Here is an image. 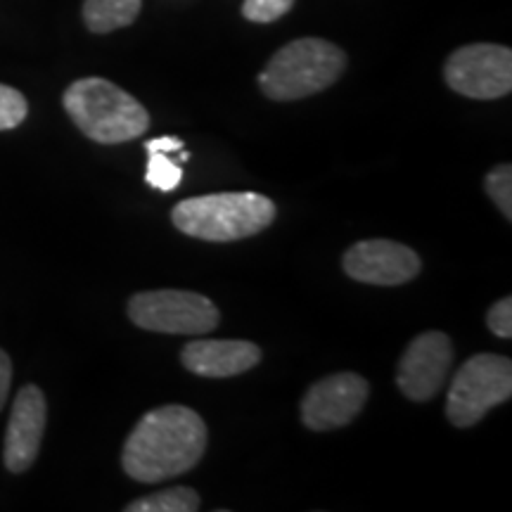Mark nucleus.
I'll return each mask as SVG.
<instances>
[{
	"mask_svg": "<svg viewBox=\"0 0 512 512\" xmlns=\"http://www.w3.org/2000/svg\"><path fill=\"white\" fill-rule=\"evenodd\" d=\"M207 448V425L188 406H162L145 413L128 434L121 465L131 479L157 484L181 477L200 463Z\"/></svg>",
	"mask_w": 512,
	"mask_h": 512,
	"instance_id": "obj_1",
	"label": "nucleus"
},
{
	"mask_svg": "<svg viewBox=\"0 0 512 512\" xmlns=\"http://www.w3.org/2000/svg\"><path fill=\"white\" fill-rule=\"evenodd\" d=\"M64 112L86 138L119 145L140 138L150 128V114L140 102L100 76L74 81L62 95Z\"/></svg>",
	"mask_w": 512,
	"mask_h": 512,
	"instance_id": "obj_2",
	"label": "nucleus"
},
{
	"mask_svg": "<svg viewBox=\"0 0 512 512\" xmlns=\"http://www.w3.org/2000/svg\"><path fill=\"white\" fill-rule=\"evenodd\" d=\"M171 221L181 233L207 242L252 238L275 221V204L256 192H216L178 202Z\"/></svg>",
	"mask_w": 512,
	"mask_h": 512,
	"instance_id": "obj_3",
	"label": "nucleus"
},
{
	"mask_svg": "<svg viewBox=\"0 0 512 512\" xmlns=\"http://www.w3.org/2000/svg\"><path fill=\"white\" fill-rule=\"evenodd\" d=\"M344 69L347 55L335 43L325 38H297L268 60L259 74V86L271 100H302L330 88Z\"/></svg>",
	"mask_w": 512,
	"mask_h": 512,
	"instance_id": "obj_4",
	"label": "nucleus"
},
{
	"mask_svg": "<svg viewBox=\"0 0 512 512\" xmlns=\"http://www.w3.org/2000/svg\"><path fill=\"white\" fill-rule=\"evenodd\" d=\"M512 396V363L496 354H477L463 363L448 389L446 415L456 427H472Z\"/></svg>",
	"mask_w": 512,
	"mask_h": 512,
	"instance_id": "obj_5",
	"label": "nucleus"
},
{
	"mask_svg": "<svg viewBox=\"0 0 512 512\" xmlns=\"http://www.w3.org/2000/svg\"><path fill=\"white\" fill-rule=\"evenodd\" d=\"M128 318L138 328L164 335H202L219 325L221 313L204 294L188 290H152L133 294Z\"/></svg>",
	"mask_w": 512,
	"mask_h": 512,
	"instance_id": "obj_6",
	"label": "nucleus"
},
{
	"mask_svg": "<svg viewBox=\"0 0 512 512\" xmlns=\"http://www.w3.org/2000/svg\"><path fill=\"white\" fill-rule=\"evenodd\" d=\"M444 79L465 98H503L512 91V50L496 43L458 48L444 64Z\"/></svg>",
	"mask_w": 512,
	"mask_h": 512,
	"instance_id": "obj_7",
	"label": "nucleus"
},
{
	"mask_svg": "<svg viewBox=\"0 0 512 512\" xmlns=\"http://www.w3.org/2000/svg\"><path fill=\"white\" fill-rule=\"evenodd\" d=\"M453 363V342L444 332H422L408 344L399 361L396 384L411 401H430L444 387Z\"/></svg>",
	"mask_w": 512,
	"mask_h": 512,
	"instance_id": "obj_8",
	"label": "nucleus"
},
{
	"mask_svg": "<svg viewBox=\"0 0 512 512\" xmlns=\"http://www.w3.org/2000/svg\"><path fill=\"white\" fill-rule=\"evenodd\" d=\"M368 380L356 373H337L313 384L302 401V420L313 432L349 425L368 401Z\"/></svg>",
	"mask_w": 512,
	"mask_h": 512,
	"instance_id": "obj_9",
	"label": "nucleus"
},
{
	"mask_svg": "<svg viewBox=\"0 0 512 512\" xmlns=\"http://www.w3.org/2000/svg\"><path fill=\"white\" fill-rule=\"evenodd\" d=\"M420 266V256L394 240H363L344 254V271L366 285H403L420 273Z\"/></svg>",
	"mask_w": 512,
	"mask_h": 512,
	"instance_id": "obj_10",
	"label": "nucleus"
},
{
	"mask_svg": "<svg viewBox=\"0 0 512 512\" xmlns=\"http://www.w3.org/2000/svg\"><path fill=\"white\" fill-rule=\"evenodd\" d=\"M46 420L48 406L41 389L36 384H27V387L19 389L15 403H12L3 446V463L10 472L19 475L36 463L43 444V432H46Z\"/></svg>",
	"mask_w": 512,
	"mask_h": 512,
	"instance_id": "obj_11",
	"label": "nucleus"
},
{
	"mask_svg": "<svg viewBox=\"0 0 512 512\" xmlns=\"http://www.w3.org/2000/svg\"><path fill=\"white\" fill-rule=\"evenodd\" d=\"M181 361L200 377H235L259 366L261 349L245 339H195L183 347Z\"/></svg>",
	"mask_w": 512,
	"mask_h": 512,
	"instance_id": "obj_12",
	"label": "nucleus"
},
{
	"mask_svg": "<svg viewBox=\"0 0 512 512\" xmlns=\"http://www.w3.org/2000/svg\"><path fill=\"white\" fill-rule=\"evenodd\" d=\"M143 0H83V22L93 34L131 27L136 22Z\"/></svg>",
	"mask_w": 512,
	"mask_h": 512,
	"instance_id": "obj_13",
	"label": "nucleus"
},
{
	"mask_svg": "<svg viewBox=\"0 0 512 512\" xmlns=\"http://www.w3.org/2000/svg\"><path fill=\"white\" fill-rule=\"evenodd\" d=\"M200 494L188 486H174V489L157 491L145 498H138L126 505V512H195L200 510Z\"/></svg>",
	"mask_w": 512,
	"mask_h": 512,
	"instance_id": "obj_14",
	"label": "nucleus"
},
{
	"mask_svg": "<svg viewBox=\"0 0 512 512\" xmlns=\"http://www.w3.org/2000/svg\"><path fill=\"white\" fill-rule=\"evenodd\" d=\"M145 181L150 183L152 188L171 192L181 185L183 169L176 162H171V159L166 157V152H147Z\"/></svg>",
	"mask_w": 512,
	"mask_h": 512,
	"instance_id": "obj_15",
	"label": "nucleus"
},
{
	"mask_svg": "<svg viewBox=\"0 0 512 512\" xmlns=\"http://www.w3.org/2000/svg\"><path fill=\"white\" fill-rule=\"evenodd\" d=\"M484 188L496 202V207L503 211L505 219H512V166L498 164L484 178Z\"/></svg>",
	"mask_w": 512,
	"mask_h": 512,
	"instance_id": "obj_16",
	"label": "nucleus"
},
{
	"mask_svg": "<svg viewBox=\"0 0 512 512\" xmlns=\"http://www.w3.org/2000/svg\"><path fill=\"white\" fill-rule=\"evenodd\" d=\"M29 114V102L17 88L5 86L0 83V131H10L17 128L27 119Z\"/></svg>",
	"mask_w": 512,
	"mask_h": 512,
	"instance_id": "obj_17",
	"label": "nucleus"
},
{
	"mask_svg": "<svg viewBox=\"0 0 512 512\" xmlns=\"http://www.w3.org/2000/svg\"><path fill=\"white\" fill-rule=\"evenodd\" d=\"M294 0H245L242 17L254 24H271L292 10Z\"/></svg>",
	"mask_w": 512,
	"mask_h": 512,
	"instance_id": "obj_18",
	"label": "nucleus"
},
{
	"mask_svg": "<svg viewBox=\"0 0 512 512\" xmlns=\"http://www.w3.org/2000/svg\"><path fill=\"white\" fill-rule=\"evenodd\" d=\"M486 325L494 332L496 337L510 339L512 337V299L503 297L501 302L491 306L489 313H486Z\"/></svg>",
	"mask_w": 512,
	"mask_h": 512,
	"instance_id": "obj_19",
	"label": "nucleus"
},
{
	"mask_svg": "<svg viewBox=\"0 0 512 512\" xmlns=\"http://www.w3.org/2000/svg\"><path fill=\"white\" fill-rule=\"evenodd\" d=\"M10 384H12V361L10 356L0 349V411H3L5 401H8Z\"/></svg>",
	"mask_w": 512,
	"mask_h": 512,
	"instance_id": "obj_20",
	"label": "nucleus"
},
{
	"mask_svg": "<svg viewBox=\"0 0 512 512\" xmlns=\"http://www.w3.org/2000/svg\"><path fill=\"white\" fill-rule=\"evenodd\" d=\"M181 150H183V140L174 136L152 138L145 143V152H181Z\"/></svg>",
	"mask_w": 512,
	"mask_h": 512,
	"instance_id": "obj_21",
	"label": "nucleus"
},
{
	"mask_svg": "<svg viewBox=\"0 0 512 512\" xmlns=\"http://www.w3.org/2000/svg\"><path fill=\"white\" fill-rule=\"evenodd\" d=\"M181 159H183V162H188V159H190V152H183V150H181Z\"/></svg>",
	"mask_w": 512,
	"mask_h": 512,
	"instance_id": "obj_22",
	"label": "nucleus"
}]
</instances>
